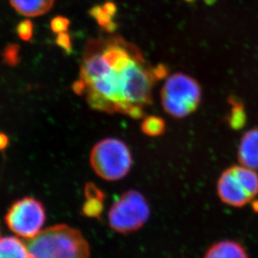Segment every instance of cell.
<instances>
[{
    "instance_id": "obj_1",
    "label": "cell",
    "mask_w": 258,
    "mask_h": 258,
    "mask_svg": "<svg viewBox=\"0 0 258 258\" xmlns=\"http://www.w3.org/2000/svg\"><path fill=\"white\" fill-rule=\"evenodd\" d=\"M156 78L139 51L116 37L88 44L73 89L86 95L93 110L141 119L151 103Z\"/></svg>"
},
{
    "instance_id": "obj_2",
    "label": "cell",
    "mask_w": 258,
    "mask_h": 258,
    "mask_svg": "<svg viewBox=\"0 0 258 258\" xmlns=\"http://www.w3.org/2000/svg\"><path fill=\"white\" fill-rule=\"evenodd\" d=\"M29 258H90V245L81 231L68 225L43 230L27 243Z\"/></svg>"
},
{
    "instance_id": "obj_3",
    "label": "cell",
    "mask_w": 258,
    "mask_h": 258,
    "mask_svg": "<svg viewBox=\"0 0 258 258\" xmlns=\"http://www.w3.org/2000/svg\"><path fill=\"white\" fill-rule=\"evenodd\" d=\"M90 166L103 180L115 181L125 177L133 163L126 144L117 138H105L95 144L90 152Z\"/></svg>"
},
{
    "instance_id": "obj_4",
    "label": "cell",
    "mask_w": 258,
    "mask_h": 258,
    "mask_svg": "<svg viewBox=\"0 0 258 258\" xmlns=\"http://www.w3.org/2000/svg\"><path fill=\"white\" fill-rule=\"evenodd\" d=\"M202 90L198 81L183 73L166 78L161 90V104L169 115L181 119L190 115L200 105Z\"/></svg>"
},
{
    "instance_id": "obj_5",
    "label": "cell",
    "mask_w": 258,
    "mask_h": 258,
    "mask_svg": "<svg viewBox=\"0 0 258 258\" xmlns=\"http://www.w3.org/2000/svg\"><path fill=\"white\" fill-rule=\"evenodd\" d=\"M217 192L224 204L245 207L258 195V173L241 165L230 166L218 178Z\"/></svg>"
},
{
    "instance_id": "obj_6",
    "label": "cell",
    "mask_w": 258,
    "mask_h": 258,
    "mask_svg": "<svg viewBox=\"0 0 258 258\" xmlns=\"http://www.w3.org/2000/svg\"><path fill=\"white\" fill-rule=\"evenodd\" d=\"M151 216V208L142 193L127 190L110 207L108 221L110 228L120 234L141 229Z\"/></svg>"
},
{
    "instance_id": "obj_7",
    "label": "cell",
    "mask_w": 258,
    "mask_h": 258,
    "mask_svg": "<svg viewBox=\"0 0 258 258\" xmlns=\"http://www.w3.org/2000/svg\"><path fill=\"white\" fill-rule=\"evenodd\" d=\"M45 222L44 204L33 197L15 201L5 215V223L10 231L22 238H34L43 231Z\"/></svg>"
},
{
    "instance_id": "obj_8",
    "label": "cell",
    "mask_w": 258,
    "mask_h": 258,
    "mask_svg": "<svg viewBox=\"0 0 258 258\" xmlns=\"http://www.w3.org/2000/svg\"><path fill=\"white\" fill-rule=\"evenodd\" d=\"M237 158L241 166L258 171V127L249 130L241 137Z\"/></svg>"
},
{
    "instance_id": "obj_9",
    "label": "cell",
    "mask_w": 258,
    "mask_h": 258,
    "mask_svg": "<svg viewBox=\"0 0 258 258\" xmlns=\"http://www.w3.org/2000/svg\"><path fill=\"white\" fill-rule=\"evenodd\" d=\"M204 258H249V256L241 242L235 240H222L210 246Z\"/></svg>"
},
{
    "instance_id": "obj_10",
    "label": "cell",
    "mask_w": 258,
    "mask_h": 258,
    "mask_svg": "<svg viewBox=\"0 0 258 258\" xmlns=\"http://www.w3.org/2000/svg\"><path fill=\"white\" fill-rule=\"evenodd\" d=\"M16 12L25 17H38L49 12L54 0H10Z\"/></svg>"
},
{
    "instance_id": "obj_11",
    "label": "cell",
    "mask_w": 258,
    "mask_h": 258,
    "mask_svg": "<svg viewBox=\"0 0 258 258\" xmlns=\"http://www.w3.org/2000/svg\"><path fill=\"white\" fill-rule=\"evenodd\" d=\"M85 194L86 201L82 207L83 214L91 218H98L102 214L104 210V193L94 184H88Z\"/></svg>"
},
{
    "instance_id": "obj_12",
    "label": "cell",
    "mask_w": 258,
    "mask_h": 258,
    "mask_svg": "<svg viewBox=\"0 0 258 258\" xmlns=\"http://www.w3.org/2000/svg\"><path fill=\"white\" fill-rule=\"evenodd\" d=\"M0 258H29L27 245L16 236L0 238Z\"/></svg>"
},
{
    "instance_id": "obj_13",
    "label": "cell",
    "mask_w": 258,
    "mask_h": 258,
    "mask_svg": "<svg viewBox=\"0 0 258 258\" xmlns=\"http://www.w3.org/2000/svg\"><path fill=\"white\" fill-rule=\"evenodd\" d=\"M141 128L144 134L148 137H161L166 132V121L161 117L149 115L142 120Z\"/></svg>"
},
{
    "instance_id": "obj_14",
    "label": "cell",
    "mask_w": 258,
    "mask_h": 258,
    "mask_svg": "<svg viewBox=\"0 0 258 258\" xmlns=\"http://www.w3.org/2000/svg\"><path fill=\"white\" fill-rule=\"evenodd\" d=\"M90 14L93 19L96 20L98 25L104 28L108 32H114L117 28V25L114 22L110 15H108L105 10H103L101 5H96L90 10Z\"/></svg>"
},
{
    "instance_id": "obj_15",
    "label": "cell",
    "mask_w": 258,
    "mask_h": 258,
    "mask_svg": "<svg viewBox=\"0 0 258 258\" xmlns=\"http://www.w3.org/2000/svg\"><path fill=\"white\" fill-rule=\"evenodd\" d=\"M228 120L230 125L233 129L239 130L244 126V124H246V115L241 105H234L233 107L231 108Z\"/></svg>"
},
{
    "instance_id": "obj_16",
    "label": "cell",
    "mask_w": 258,
    "mask_h": 258,
    "mask_svg": "<svg viewBox=\"0 0 258 258\" xmlns=\"http://www.w3.org/2000/svg\"><path fill=\"white\" fill-rule=\"evenodd\" d=\"M3 58L8 66H17L20 60V46L16 44L7 45L3 52Z\"/></svg>"
},
{
    "instance_id": "obj_17",
    "label": "cell",
    "mask_w": 258,
    "mask_h": 258,
    "mask_svg": "<svg viewBox=\"0 0 258 258\" xmlns=\"http://www.w3.org/2000/svg\"><path fill=\"white\" fill-rule=\"evenodd\" d=\"M18 36L24 41H30L34 35V25L30 20H22L16 28Z\"/></svg>"
},
{
    "instance_id": "obj_18",
    "label": "cell",
    "mask_w": 258,
    "mask_h": 258,
    "mask_svg": "<svg viewBox=\"0 0 258 258\" xmlns=\"http://www.w3.org/2000/svg\"><path fill=\"white\" fill-rule=\"evenodd\" d=\"M70 25H71L70 20L63 16H59V15L55 16L50 21V28H51L52 31L56 34L68 32Z\"/></svg>"
},
{
    "instance_id": "obj_19",
    "label": "cell",
    "mask_w": 258,
    "mask_h": 258,
    "mask_svg": "<svg viewBox=\"0 0 258 258\" xmlns=\"http://www.w3.org/2000/svg\"><path fill=\"white\" fill-rule=\"evenodd\" d=\"M55 43H56L58 46L60 47L61 49H63L64 51L70 53L72 50L71 36L67 32L57 34Z\"/></svg>"
},
{
    "instance_id": "obj_20",
    "label": "cell",
    "mask_w": 258,
    "mask_h": 258,
    "mask_svg": "<svg viewBox=\"0 0 258 258\" xmlns=\"http://www.w3.org/2000/svg\"><path fill=\"white\" fill-rule=\"evenodd\" d=\"M101 6H102L103 10H105L108 15H110L111 17H115L117 12V7L115 3L108 1V2H105L104 5H101Z\"/></svg>"
},
{
    "instance_id": "obj_21",
    "label": "cell",
    "mask_w": 258,
    "mask_h": 258,
    "mask_svg": "<svg viewBox=\"0 0 258 258\" xmlns=\"http://www.w3.org/2000/svg\"><path fill=\"white\" fill-rule=\"evenodd\" d=\"M8 145H9V138L6 135L0 132V150L6 148Z\"/></svg>"
},
{
    "instance_id": "obj_22",
    "label": "cell",
    "mask_w": 258,
    "mask_h": 258,
    "mask_svg": "<svg viewBox=\"0 0 258 258\" xmlns=\"http://www.w3.org/2000/svg\"><path fill=\"white\" fill-rule=\"evenodd\" d=\"M253 202V201H252ZM252 209L256 212H258V200L254 201L252 202Z\"/></svg>"
}]
</instances>
